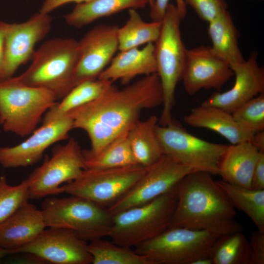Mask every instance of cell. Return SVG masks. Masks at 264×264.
I'll use <instances>...</instances> for the list:
<instances>
[{
  "mask_svg": "<svg viewBox=\"0 0 264 264\" xmlns=\"http://www.w3.org/2000/svg\"><path fill=\"white\" fill-rule=\"evenodd\" d=\"M231 68L235 76L233 87L222 93L213 94L201 105L217 107L232 113L243 103L264 93V69L258 64L257 53Z\"/></svg>",
  "mask_w": 264,
  "mask_h": 264,
  "instance_id": "ac0fdd59",
  "label": "cell"
},
{
  "mask_svg": "<svg viewBox=\"0 0 264 264\" xmlns=\"http://www.w3.org/2000/svg\"><path fill=\"white\" fill-rule=\"evenodd\" d=\"M260 153L250 141L228 145L220 160L218 175L229 183L251 188L252 174Z\"/></svg>",
  "mask_w": 264,
  "mask_h": 264,
  "instance_id": "7402d4cb",
  "label": "cell"
},
{
  "mask_svg": "<svg viewBox=\"0 0 264 264\" xmlns=\"http://www.w3.org/2000/svg\"><path fill=\"white\" fill-rule=\"evenodd\" d=\"M46 227L42 211L27 201L0 224V247L18 248L34 240Z\"/></svg>",
  "mask_w": 264,
  "mask_h": 264,
  "instance_id": "d6986e66",
  "label": "cell"
},
{
  "mask_svg": "<svg viewBox=\"0 0 264 264\" xmlns=\"http://www.w3.org/2000/svg\"><path fill=\"white\" fill-rule=\"evenodd\" d=\"M251 188L264 190V153L261 152L252 174Z\"/></svg>",
  "mask_w": 264,
  "mask_h": 264,
  "instance_id": "8d00e7d4",
  "label": "cell"
},
{
  "mask_svg": "<svg viewBox=\"0 0 264 264\" xmlns=\"http://www.w3.org/2000/svg\"><path fill=\"white\" fill-rule=\"evenodd\" d=\"M183 119L191 127L209 129L217 132L231 145L250 141L255 133L241 127L231 113L215 106L201 105L193 108L184 115Z\"/></svg>",
  "mask_w": 264,
  "mask_h": 264,
  "instance_id": "44dd1931",
  "label": "cell"
},
{
  "mask_svg": "<svg viewBox=\"0 0 264 264\" xmlns=\"http://www.w3.org/2000/svg\"><path fill=\"white\" fill-rule=\"evenodd\" d=\"M192 264H213V263L210 256H207L198 259Z\"/></svg>",
  "mask_w": 264,
  "mask_h": 264,
  "instance_id": "60d3db41",
  "label": "cell"
},
{
  "mask_svg": "<svg viewBox=\"0 0 264 264\" xmlns=\"http://www.w3.org/2000/svg\"><path fill=\"white\" fill-rule=\"evenodd\" d=\"M10 250L0 247V260L8 255H11Z\"/></svg>",
  "mask_w": 264,
  "mask_h": 264,
  "instance_id": "b9f144b4",
  "label": "cell"
},
{
  "mask_svg": "<svg viewBox=\"0 0 264 264\" xmlns=\"http://www.w3.org/2000/svg\"><path fill=\"white\" fill-rule=\"evenodd\" d=\"M147 4L148 0H92L77 4L65 20L68 25L80 28L100 18L127 9L143 8Z\"/></svg>",
  "mask_w": 264,
  "mask_h": 264,
  "instance_id": "cb8c5ba5",
  "label": "cell"
},
{
  "mask_svg": "<svg viewBox=\"0 0 264 264\" xmlns=\"http://www.w3.org/2000/svg\"><path fill=\"white\" fill-rule=\"evenodd\" d=\"M170 0H154V5L151 7L150 17L152 21L162 22L165 16ZM176 6L183 19L186 14V4L183 0H176Z\"/></svg>",
  "mask_w": 264,
  "mask_h": 264,
  "instance_id": "d590c367",
  "label": "cell"
},
{
  "mask_svg": "<svg viewBox=\"0 0 264 264\" xmlns=\"http://www.w3.org/2000/svg\"><path fill=\"white\" fill-rule=\"evenodd\" d=\"M250 142L260 152L264 153V130L255 132L250 140Z\"/></svg>",
  "mask_w": 264,
  "mask_h": 264,
  "instance_id": "ab89813d",
  "label": "cell"
},
{
  "mask_svg": "<svg viewBox=\"0 0 264 264\" xmlns=\"http://www.w3.org/2000/svg\"><path fill=\"white\" fill-rule=\"evenodd\" d=\"M155 131L163 155L193 171L218 175L228 145L198 138L173 120L165 126L157 125Z\"/></svg>",
  "mask_w": 264,
  "mask_h": 264,
  "instance_id": "9c48e42d",
  "label": "cell"
},
{
  "mask_svg": "<svg viewBox=\"0 0 264 264\" xmlns=\"http://www.w3.org/2000/svg\"><path fill=\"white\" fill-rule=\"evenodd\" d=\"M8 23L0 22V81L3 79V67L5 57V38Z\"/></svg>",
  "mask_w": 264,
  "mask_h": 264,
  "instance_id": "f35d334b",
  "label": "cell"
},
{
  "mask_svg": "<svg viewBox=\"0 0 264 264\" xmlns=\"http://www.w3.org/2000/svg\"><path fill=\"white\" fill-rule=\"evenodd\" d=\"M31 60L27 69L18 76L25 84L50 91L57 100L74 87L78 41L61 38L47 40L35 50Z\"/></svg>",
  "mask_w": 264,
  "mask_h": 264,
  "instance_id": "3957f363",
  "label": "cell"
},
{
  "mask_svg": "<svg viewBox=\"0 0 264 264\" xmlns=\"http://www.w3.org/2000/svg\"><path fill=\"white\" fill-rule=\"evenodd\" d=\"M176 202V188L150 202L115 214L108 237L120 245L136 246L169 228Z\"/></svg>",
  "mask_w": 264,
  "mask_h": 264,
  "instance_id": "8992f818",
  "label": "cell"
},
{
  "mask_svg": "<svg viewBox=\"0 0 264 264\" xmlns=\"http://www.w3.org/2000/svg\"><path fill=\"white\" fill-rule=\"evenodd\" d=\"M86 169L83 150L74 137L64 145H55L51 156H46L26 178L29 198L39 199L64 193L61 185L74 180Z\"/></svg>",
  "mask_w": 264,
  "mask_h": 264,
  "instance_id": "30bf717a",
  "label": "cell"
},
{
  "mask_svg": "<svg viewBox=\"0 0 264 264\" xmlns=\"http://www.w3.org/2000/svg\"><path fill=\"white\" fill-rule=\"evenodd\" d=\"M29 198L26 179L20 184H8L4 176L0 177V224L16 212Z\"/></svg>",
  "mask_w": 264,
  "mask_h": 264,
  "instance_id": "1f68e13d",
  "label": "cell"
},
{
  "mask_svg": "<svg viewBox=\"0 0 264 264\" xmlns=\"http://www.w3.org/2000/svg\"><path fill=\"white\" fill-rule=\"evenodd\" d=\"M216 182L235 208L243 212L258 230L264 232V190L246 188L223 180Z\"/></svg>",
  "mask_w": 264,
  "mask_h": 264,
  "instance_id": "f1b7e54d",
  "label": "cell"
},
{
  "mask_svg": "<svg viewBox=\"0 0 264 264\" xmlns=\"http://www.w3.org/2000/svg\"><path fill=\"white\" fill-rule=\"evenodd\" d=\"M233 75L229 64L218 57L211 46L186 48L181 80L188 95L202 89L220 90Z\"/></svg>",
  "mask_w": 264,
  "mask_h": 264,
  "instance_id": "e0dca14e",
  "label": "cell"
},
{
  "mask_svg": "<svg viewBox=\"0 0 264 264\" xmlns=\"http://www.w3.org/2000/svg\"><path fill=\"white\" fill-rule=\"evenodd\" d=\"M88 248L93 264H149L144 257L131 248L103 238L90 242Z\"/></svg>",
  "mask_w": 264,
  "mask_h": 264,
  "instance_id": "4dcf8cb0",
  "label": "cell"
},
{
  "mask_svg": "<svg viewBox=\"0 0 264 264\" xmlns=\"http://www.w3.org/2000/svg\"><path fill=\"white\" fill-rule=\"evenodd\" d=\"M210 257L213 264H249V241L242 231L220 236Z\"/></svg>",
  "mask_w": 264,
  "mask_h": 264,
  "instance_id": "f546056e",
  "label": "cell"
},
{
  "mask_svg": "<svg viewBox=\"0 0 264 264\" xmlns=\"http://www.w3.org/2000/svg\"><path fill=\"white\" fill-rule=\"evenodd\" d=\"M52 18L40 12L21 23H9L5 38L4 80L13 76L22 65L31 60L36 44L49 32Z\"/></svg>",
  "mask_w": 264,
  "mask_h": 264,
  "instance_id": "2e32d148",
  "label": "cell"
},
{
  "mask_svg": "<svg viewBox=\"0 0 264 264\" xmlns=\"http://www.w3.org/2000/svg\"><path fill=\"white\" fill-rule=\"evenodd\" d=\"M90 0H44L39 12L44 14H49L56 8L66 3L75 2L78 4Z\"/></svg>",
  "mask_w": 264,
  "mask_h": 264,
  "instance_id": "74e56055",
  "label": "cell"
},
{
  "mask_svg": "<svg viewBox=\"0 0 264 264\" xmlns=\"http://www.w3.org/2000/svg\"><path fill=\"white\" fill-rule=\"evenodd\" d=\"M158 122L157 117L152 115L145 120H138L128 132L135 161L146 168L155 163L163 155L155 131Z\"/></svg>",
  "mask_w": 264,
  "mask_h": 264,
  "instance_id": "603a6c76",
  "label": "cell"
},
{
  "mask_svg": "<svg viewBox=\"0 0 264 264\" xmlns=\"http://www.w3.org/2000/svg\"><path fill=\"white\" fill-rule=\"evenodd\" d=\"M46 227L70 230L87 242L109 236L113 216L107 207L82 197L50 198L42 203Z\"/></svg>",
  "mask_w": 264,
  "mask_h": 264,
  "instance_id": "5b68a950",
  "label": "cell"
},
{
  "mask_svg": "<svg viewBox=\"0 0 264 264\" xmlns=\"http://www.w3.org/2000/svg\"><path fill=\"white\" fill-rule=\"evenodd\" d=\"M177 202L169 228L202 230L218 236L242 231L231 202L211 176L192 171L176 187Z\"/></svg>",
  "mask_w": 264,
  "mask_h": 264,
  "instance_id": "7a4b0ae2",
  "label": "cell"
},
{
  "mask_svg": "<svg viewBox=\"0 0 264 264\" xmlns=\"http://www.w3.org/2000/svg\"><path fill=\"white\" fill-rule=\"evenodd\" d=\"M163 91L157 74L145 76L122 89L112 84L98 98L69 111L73 129L88 134V150L95 154L121 134L128 132L139 120L145 109L163 103Z\"/></svg>",
  "mask_w": 264,
  "mask_h": 264,
  "instance_id": "6da1fadb",
  "label": "cell"
},
{
  "mask_svg": "<svg viewBox=\"0 0 264 264\" xmlns=\"http://www.w3.org/2000/svg\"><path fill=\"white\" fill-rule=\"evenodd\" d=\"M147 168L139 164L107 169L87 168L62 187L64 192L69 195L107 207L131 188Z\"/></svg>",
  "mask_w": 264,
  "mask_h": 264,
  "instance_id": "8fae6325",
  "label": "cell"
},
{
  "mask_svg": "<svg viewBox=\"0 0 264 264\" xmlns=\"http://www.w3.org/2000/svg\"><path fill=\"white\" fill-rule=\"evenodd\" d=\"M112 83L97 79L77 85L60 102H56L46 111L43 121L60 118L72 110L93 101L102 95Z\"/></svg>",
  "mask_w": 264,
  "mask_h": 264,
  "instance_id": "4316f807",
  "label": "cell"
},
{
  "mask_svg": "<svg viewBox=\"0 0 264 264\" xmlns=\"http://www.w3.org/2000/svg\"><path fill=\"white\" fill-rule=\"evenodd\" d=\"M48 228L28 243L10 250L11 254H27L54 264H92V257L87 241L70 230Z\"/></svg>",
  "mask_w": 264,
  "mask_h": 264,
  "instance_id": "4fadbf2b",
  "label": "cell"
},
{
  "mask_svg": "<svg viewBox=\"0 0 264 264\" xmlns=\"http://www.w3.org/2000/svg\"><path fill=\"white\" fill-rule=\"evenodd\" d=\"M156 73L154 44L149 43L141 49L135 47L120 51L113 57L98 79L112 82L120 80L125 85L138 75L147 76Z\"/></svg>",
  "mask_w": 264,
  "mask_h": 264,
  "instance_id": "ffe728a7",
  "label": "cell"
},
{
  "mask_svg": "<svg viewBox=\"0 0 264 264\" xmlns=\"http://www.w3.org/2000/svg\"><path fill=\"white\" fill-rule=\"evenodd\" d=\"M149 1V4L150 5V7H152L154 3V0H148Z\"/></svg>",
  "mask_w": 264,
  "mask_h": 264,
  "instance_id": "7bdbcfd3",
  "label": "cell"
},
{
  "mask_svg": "<svg viewBox=\"0 0 264 264\" xmlns=\"http://www.w3.org/2000/svg\"><path fill=\"white\" fill-rule=\"evenodd\" d=\"M234 120L244 129L256 132L264 129V93L251 98L232 113Z\"/></svg>",
  "mask_w": 264,
  "mask_h": 264,
  "instance_id": "d6a6232c",
  "label": "cell"
},
{
  "mask_svg": "<svg viewBox=\"0 0 264 264\" xmlns=\"http://www.w3.org/2000/svg\"><path fill=\"white\" fill-rule=\"evenodd\" d=\"M249 244L250 250L249 264H264V232H252Z\"/></svg>",
  "mask_w": 264,
  "mask_h": 264,
  "instance_id": "e575fe53",
  "label": "cell"
},
{
  "mask_svg": "<svg viewBox=\"0 0 264 264\" xmlns=\"http://www.w3.org/2000/svg\"><path fill=\"white\" fill-rule=\"evenodd\" d=\"M193 171L163 155L147 167L142 177L121 197L107 208L115 214L150 202L175 190L181 179Z\"/></svg>",
  "mask_w": 264,
  "mask_h": 264,
  "instance_id": "7c38bea8",
  "label": "cell"
},
{
  "mask_svg": "<svg viewBox=\"0 0 264 264\" xmlns=\"http://www.w3.org/2000/svg\"><path fill=\"white\" fill-rule=\"evenodd\" d=\"M208 23L213 52L230 67L243 62L245 59L239 47L238 32L227 10Z\"/></svg>",
  "mask_w": 264,
  "mask_h": 264,
  "instance_id": "d4e9b609",
  "label": "cell"
},
{
  "mask_svg": "<svg viewBox=\"0 0 264 264\" xmlns=\"http://www.w3.org/2000/svg\"><path fill=\"white\" fill-rule=\"evenodd\" d=\"M73 122L67 114L43 121L27 139L13 147H0V165L5 168L27 167L42 158L44 152L53 144L69 138Z\"/></svg>",
  "mask_w": 264,
  "mask_h": 264,
  "instance_id": "5bb4252c",
  "label": "cell"
},
{
  "mask_svg": "<svg viewBox=\"0 0 264 264\" xmlns=\"http://www.w3.org/2000/svg\"><path fill=\"white\" fill-rule=\"evenodd\" d=\"M162 22H146L136 9H129V18L117 30L118 49L124 51L155 43L160 35Z\"/></svg>",
  "mask_w": 264,
  "mask_h": 264,
  "instance_id": "83f0119b",
  "label": "cell"
},
{
  "mask_svg": "<svg viewBox=\"0 0 264 264\" xmlns=\"http://www.w3.org/2000/svg\"><path fill=\"white\" fill-rule=\"evenodd\" d=\"M182 18L176 5L169 3L162 21L160 35L154 45L157 74L163 91V109L160 125L172 120L175 103V91L181 80L184 66L186 50L182 42L180 24Z\"/></svg>",
  "mask_w": 264,
  "mask_h": 264,
  "instance_id": "52a82bcc",
  "label": "cell"
},
{
  "mask_svg": "<svg viewBox=\"0 0 264 264\" xmlns=\"http://www.w3.org/2000/svg\"><path fill=\"white\" fill-rule=\"evenodd\" d=\"M128 132L116 137L97 153L83 150L87 168L107 169L137 164L131 148Z\"/></svg>",
  "mask_w": 264,
  "mask_h": 264,
  "instance_id": "484cf974",
  "label": "cell"
},
{
  "mask_svg": "<svg viewBox=\"0 0 264 264\" xmlns=\"http://www.w3.org/2000/svg\"><path fill=\"white\" fill-rule=\"evenodd\" d=\"M219 237L202 230L169 228L135 246L134 251L149 264H192L210 256Z\"/></svg>",
  "mask_w": 264,
  "mask_h": 264,
  "instance_id": "ba28073f",
  "label": "cell"
},
{
  "mask_svg": "<svg viewBox=\"0 0 264 264\" xmlns=\"http://www.w3.org/2000/svg\"><path fill=\"white\" fill-rule=\"evenodd\" d=\"M50 91L23 83L19 76L0 81V124L21 137L31 134L56 102Z\"/></svg>",
  "mask_w": 264,
  "mask_h": 264,
  "instance_id": "277c9868",
  "label": "cell"
},
{
  "mask_svg": "<svg viewBox=\"0 0 264 264\" xmlns=\"http://www.w3.org/2000/svg\"><path fill=\"white\" fill-rule=\"evenodd\" d=\"M118 29L116 25H98L78 41L79 60L74 87L97 79L110 64L118 49Z\"/></svg>",
  "mask_w": 264,
  "mask_h": 264,
  "instance_id": "9a60e30c",
  "label": "cell"
},
{
  "mask_svg": "<svg viewBox=\"0 0 264 264\" xmlns=\"http://www.w3.org/2000/svg\"><path fill=\"white\" fill-rule=\"evenodd\" d=\"M183 0L193 8L200 19L208 22L227 10V4L224 0Z\"/></svg>",
  "mask_w": 264,
  "mask_h": 264,
  "instance_id": "836d02e7",
  "label": "cell"
}]
</instances>
